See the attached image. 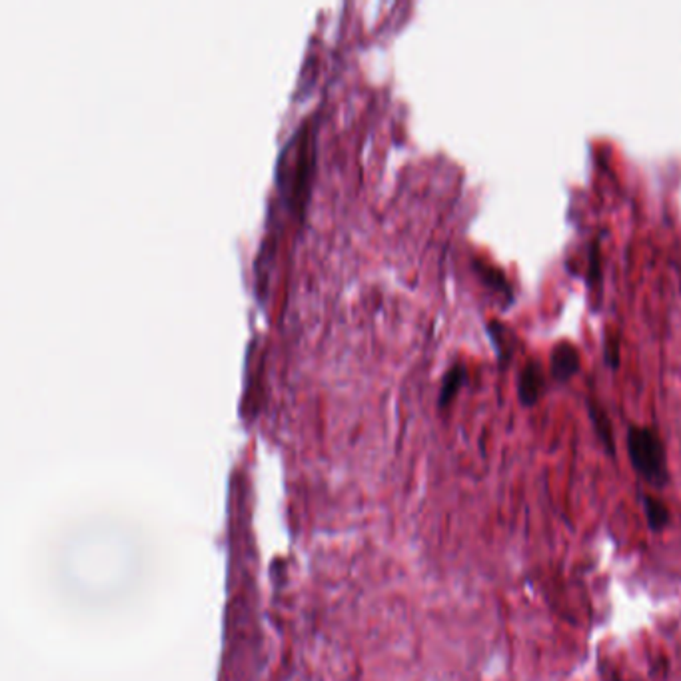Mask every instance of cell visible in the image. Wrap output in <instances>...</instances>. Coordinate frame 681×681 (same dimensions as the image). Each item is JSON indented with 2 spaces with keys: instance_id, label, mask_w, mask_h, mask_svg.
Returning a JSON list of instances; mask_svg holds the SVG:
<instances>
[{
  "instance_id": "6da1fadb",
  "label": "cell",
  "mask_w": 681,
  "mask_h": 681,
  "mask_svg": "<svg viewBox=\"0 0 681 681\" xmlns=\"http://www.w3.org/2000/svg\"><path fill=\"white\" fill-rule=\"evenodd\" d=\"M628 454L633 470L649 486L664 488L667 486V457L664 442L653 428L631 426L628 430Z\"/></svg>"
},
{
  "instance_id": "7a4b0ae2",
  "label": "cell",
  "mask_w": 681,
  "mask_h": 681,
  "mask_svg": "<svg viewBox=\"0 0 681 681\" xmlns=\"http://www.w3.org/2000/svg\"><path fill=\"white\" fill-rule=\"evenodd\" d=\"M302 126V140L298 142L294 146V138L288 142V148L292 150L294 154V164H286V174L278 176V184H284L286 180V188L290 186V196L292 200L296 202L298 206H302L304 202V190L308 186V180H310V170H312V138H310V130L304 126V122L300 124Z\"/></svg>"
},
{
  "instance_id": "3957f363",
  "label": "cell",
  "mask_w": 681,
  "mask_h": 681,
  "mask_svg": "<svg viewBox=\"0 0 681 681\" xmlns=\"http://www.w3.org/2000/svg\"><path fill=\"white\" fill-rule=\"evenodd\" d=\"M579 352L570 342H559L550 356V372L556 382H568L579 372Z\"/></svg>"
},
{
  "instance_id": "277c9868",
  "label": "cell",
  "mask_w": 681,
  "mask_h": 681,
  "mask_svg": "<svg viewBox=\"0 0 681 681\" xmlns=\"http://www.w3.org/2000/svg\"><path fill=\"white\" fill-rule=\"evenodd\" d=\"M543 390H545V378H543L542 366H540V362L529 360L518 378V398L525 408H529V406L540 402Z\"/></svg>"
},
{
  "instance_id": "5b68a950",
  "label": "cell",
  "mask_w": 681,
  "mask_h": 681,
  "mask_svg": "<svg viewBox=\"0 0 681 681\" xmlns=\"http://www.w3.org/2000/svg\"><path fill=\"white\" fill-rule=\"evenodd\" d=\"M642 504H644V511H646L647 518V525L653 529V532H662L664 527H667L669 520H671V514L669 509L665 506L664 502L655 496H642Z\"/></svg>"
},
{
  "instance_id": "8992f818",
  "label": "cell",
  "mask_w": 681,
  "mask_h": 681,
  "mask_svg": "<svg viewBox=\"0 0 681 681\" xmlns=\"http://www.w3.org/2000/svg\"><path fill=\"white\" fill-rule=\"evenodd\" d=\"M466 380H468V370L462 366V364H455V366L450 367V370L446 372L444 380H442V388H439V406H448V403L452 402V398L460 392V388L466 384Z\"/></svg>"
},
{
  "instance_id": "52a82bcc",
  "label": "cell",
  "mask_w": 681,
  "mask_h": 681,
  "mask_svg": "<svg viewBox=\"0 0 681 681\" xmlns=\"http://www.w3.org/2000/svg\"><path fill=\"white\" fill-rule=\"evenodd\" d=\"M590 414H592V421H594L595 430H597V436H599V439H601V442L606 444V448H608V452L612 454V452H613L612 432H610V421H608V418H606V414H603V410H601L599 406H594V403H590Z\"/></svg>"
},
{
  "instance_id": "ba28073f",
  "label": "cell",
  "mask_w": 681,
  "mask_h": 681,
  "mask_svg": "<svg viewBox=\"0 0 681 681\" xmlns=\"http://www.w3.org/2000/svg\"><path fill=\"white\" fill-rule=\"evenodd\" d=\"M488 334H489V338H491V342H493V346H496V349H498L500 362H504V364H506L507 360H509V356H511V352H509V348H507L506 328H504V326H500L498 322H491V324L488 326Z\"/></svg>"
},
{
  "instance_id": "9c48e42d",
  "label": "cell",
  "mask_w": 681,
  "mask_h": 681,
  "mask_svg": "<svg viewBox=\"0 0 681 681\" xmlns=\"http://www.w3.org/2000/svg\"><path fill=\"white\" fill-rule=\"evenodd\" d=\"M603 349H606V362L612 366V370H617V366H619V338L610 334L606 338Z\"/></svg>"
}]
</instances>
